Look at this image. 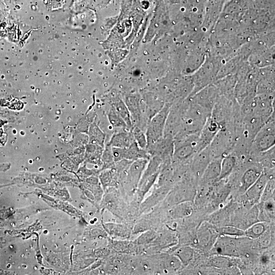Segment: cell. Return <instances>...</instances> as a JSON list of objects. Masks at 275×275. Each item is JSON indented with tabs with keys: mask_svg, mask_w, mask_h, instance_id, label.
<instances>
[{
	"mask_svg": "<svg viewBox=\"0 0 275 275\" xmlns=\"http://www.w3.org/2000/svg\"><path fill=\"white\" fill-rule=\"evenodd\" d=\"M100 204V208L107 210L124 222H128L129 203L124 199L118 188L111 187L105 189Z\"/></svg>",
	"mask_w": 275,
	"mask_h": 275,
	"instance_id": "6da1fadb",
	"label": "cell"
},
{
	"mask_svg": "<svg viewBox=\"0 0 275 275\" xmlns=\"http://www.w3.org/2000/svg\"><path fill=\"white\" fill-rule=\"evenodd\" d=\"M273 114L254 136L251 154L257 155L274 147L275 124Z\"/></svg>",
	"mask_w": 275,
	"mask_h": 275,
	"instance_id": "7a4b0ae2",
	"label": "cell"
},
{
	"mask_svg": "<svg viewBox=\"0 0 275 275\" xmlns=\"http://www.w3.org/2000/svg\"><path fill=\"white\" fill-rule=\"evenodd\" d=\"M171 106L170 104L164 105L163 107L150 119L146 131L147 148L163 137L166 121Z\"/></svg>",
	"mask_w": 275,
	"mask_h": 275,
	"instance_id": "3957f363",
	"label": "cell"
},
{
	"mask_svg": "<svg viewBox=\"0 0 275 275\" xmlns=\"http://www.w3.org/2000/svg\"><path fill=\"white\" fill-rule=\"evenodd\" d=\"M172 185L156 186L151 194L144 198L139 206L140 216L147 213L163 200L172 188Z\"/></svg>",
	"mask_w": 275,
	"mask_h": 275,
	"instance_id": "277c9868",
	"label": "cell"
},
{
	"mask_svg": "<svg viewBox=\"0 0 275 275\" xmlns=\"http://www.w3.org/2000/svg\"><path fill=\"white\" fill-rule=\"evenodd\" d=\"M196 194L192 188L186 186L185 182H181L171 188L164 199V204L170 207L181 202L191 201Z\"/></svg>",
	"mask_w": 275,
	"mask_h": 275,
	"instance_id": "5b68a950",
	"label": "cell"
},
{
	"mask_svg": "<svg viewBox=\"0 0 275 275\" xmlns=\"http://www.w3.org/2000/svg\"><path fill=\"white\" fill-rule=\"evenodd\" d=\"M134 223L104 222L102 219L101 224L109 237L113 239H129L132 234Z\"/></svg>",
	"mask_w": 275,
	"mask_h": 275,
	"instance_id": "8992f818",
	"label": "cell"
},
{
	"mask_svg": "<svg viewBox=\"0 0 275 275\" xmlns=\"http://www.w3.org/2000/svg\"><path fill=\"white\" fill-rule=\"evenodd\" d=\"M221 128L218 123L210 116L207 119L200 131L197 140V153L207 147Z\"/></svg>",
	"mask_w": 275,
	"mask_h": 275,
	"instance_id": "52a82bcc",
	"label": "cell"
},
{
	"mask_svg": "<svg viewBox=\"0 0 275 275\" xmlns=\"http://www.w3.org/2000/svg\"><path fill=\"white\" fill-rule=\"evenodd\" d=\"M213 159V157L208 146L196 153L191 159V169L194 174L201 178L205 169Z\"/></svg>",
	"mask_w": 275,
	"mask_h": 275,
	"instance_id": "ba28073f",
	"label": "cell"
},
{
	"mask_svg": "<svg viewBox=\"0 0 275 275\" xmlns=\"http://www.w3.org/2000/svg\"><path fill=\"white\" fill-rule=\"evenodd\" d=\"M107 245L111 250L114 253L138 256L139 249L133 240L129 239H113L107 238Z\"/></svg>",
	"mask_w": 275,
	"mask_h": 275,
	"instance_id": "9c48e42d",
	"label": "cell"
},
{
	"mask_svg": "<svg viewBox=\"0 0 275 275\" xmlns=\"http://www.w3.org/2000/svg\"><path fill=\"white\" fill-rule=\"evenodd\" d=\"M236 244L232 237L223 235L217 238L212 246L216 255L231 257L238 256Z\"/></svg>",
	"mask_w": 275,
	"mask_h": 275,
	"instance_id": "30bf717a",
	"label": "cell"
},
{
	"mask_svg": "<svg viewBox=\"0 0 275 275\" xmlns=\"http://www.w3.org/2000/svg\"><path fill=\"white\" fill-rule=\"evenodd\" d=\"M217 238V233L212 226L203 223L197 231V243L203 249L212 247Z\"/></svg>",
	"mask_w": 275,
	"mask_h": 275,
	"instance_id": "8fae6325",
	"label": "cell"
},
{
	"mask_svg": "<svg viewBox=\"0 0 275 275\" xmlns=\"http://www.w3.org/2000/svg\"><path fill=\"white\" fill-rule=\"evenodd\" d=\"M270 177L268 174L262 172L256 181L244 192L249 202L255 204L261 199L265 185Z\"/></svg>",
	"mask_w": 275,
	"mask_h": 275,
	"instance_id": "7c38bea8",
	"label": "cell"
},
{
	"mask_svg": "<svg viewBox=\"0 0 275 275\" xmlns=\"http://www.w3.org/2000/svg\"><path fill=\"white\" fill-rule=\"evenodd\" d=\"M222 157L213 158L205 169L201 177V183L210 184L217 181L220 174Z\"/></svg>",
	"mask_w": 275,
	"mask_h": 275,
	"instance_id": "4fadbf2b",
	"label": "cell"
},
{
	"mask_svg": "<svg viewBox=\"0 0 275 275\" xmlns=\"http://www.w3.org/2000/svg\"><path fill=\"white\" fill-rule=\"evenodd\" d=\"M191 201H185L175 204L168 210V216L173 219H179L190 216L193 211Z\"/></svg>",
	"mask_w": 275,
	"mask_h": 275,
	"instance_id": "5bb4252c",
	"label": "cell"
},
{
	"mask_svg": "<svg viewBox=\"0 0 275 275\" xmlns=\"http://www.w3.org/2000/svg\"><path fill=\"white\" fill-rule=\"evenodd\" d=\"M262 173L261 170L258 167H253L247 169L240 178L241 191L245 192L256 181Z\"/></svg>",
	"mask_w": 275,
	"mask_h": 275,
	"instance_id": "9a60e30c",
	"label": "cell"
},
{
	"mask_svg": "<svg viewBox=\"0 0 275 275\" xmlns=\"http://www.w3.org/2000/svg\"><path fill=\"white\" fill-rule=\"evenodd\" d=\"M237 158L230 153L222 157L221 163V170L217 181L225 180L232 173L237 163Z\"/></svg>",
	"mask_w": 275,
	"mask_h": 275,
	"instance_id": "2e32d148",
	"label": "cell"
},
{
	"mask_svg": "<svg viewBox=\"0 0 275 275\" xmlns=\"http://www.w3.org/2000/svg\"><path fill=\"white\" fill-rule=\"evenodd\" d=\"M99 179L104 191L111 187L119 188V175L114 168L102 170L99 175Z\"/></svg>",
	"mask_w": 275,
	"mask_h": 275,
	"instance_id": "e0dca14e",
	"label": "cell"
},
{
	"mask_svg": "<svg viewBox=\"0 0 275 275\" xmlns=\"http://www.w3.org/2000/svg\"><path fill=\"white\" fill-rule=\"evenodd\" d=\"M134 141L132 132L122 131L114 133L108 144L112 147L126 148Z\"/></svg>",
	"mask_w": 275,
	"mask_h": 275,
	"instance_id": "ac0fdd59",
	"label": "cell"
},
{
	"mask_svg": "<svg viewBox=\"0 0 275 275\" xmlns=\"http://www.w3.org/2000/svg\"><path fill=\"white\" fill-rule=\"evenodd\" d=\"M158 235L157 230L150 229L142 232L134 240L139 245L140 255H143L146 248L151 244Z\"/></svg>",
	"mask_w": 275,
	"mask_h": 275,
	"instance_id": "d6986e66",
	"label": "cell"
},
{
	"mask_svg": "<svg viewBox=\"0 0 275 275\" xmlns=\"http://www.w3.org/2000/svg\"><path fill=\"white\" fill-rule=\"evenodd\" d=\"M125 159L132 161L140 159L149 160L151 157L148 152L146 149L140 148L135 141L125 148Z\"/></svg>",
	"mask_w": 275,
	"mask_h": 275,
	"instance_id": "ffe728a7",
	"label": "cell"
},
{
	"mask_svg": "<svg viewBox=\"0 0 275 275\" xmlns=\"http://www.w3.org/2000/svg\"><path fill=\"white\" fill-rule=\"evenodd\" d=\"M89 143L104 147L105 135L95 123H92L89 129Z\"/></svg>",
	"mask_w": 275,
	"mask_h": 275,
	"instance_id": "44dd1931",
	"label": "cell"
},
{
	"mask_svg": "<svg viewBox=\"0 0 275 275\" xmlns=\"http://www.w3.org/2000/svg\"><path fill=\"white\" fill-rule=\"evenodd\" d=\"M194 250L189 246H182L176 249L172 254L177 257L182 266H187L191 261L194 256Z\"/></svg>",
	"mask_w": 275,
	"mask_h": 275,
	"instance_id": "7402d4cb",
	"label": "cell"
},
{
	"mask_svg": "<svg viewBox=\"0 0 275 275\" xmlns=\"http://www.w3.org/2000/svg\"><path fill=\"white\" fill-rule=\"evenodd\" d=\"M113 108L124 120L128 129L133 128L131 116L126 104L121 100L117 101L114 103Z\"/></svg>",
	"mask_w": 275,
	"mask_h": 275,
	"instance_id": "603a6c76",
	"label": "cell"
},
{
	"mask_svg": "<svg viewBox=\"0 0 275 275\" xmlns=\"http://www.w3.org/2000/svg\"><path fill=\"white\" fill-rule=\"evenodd\" d=\"M103 148L99 145L89 143L86 147V155L91 162L102 165L101 156Z\"/></svg>",
	"mask_w": 275,
	"mask_h": 275,
	"instance_id": "cb8c5ba5",
	"label": "cell"
},
{
	"mask_svg": "<svg viewBox=\"0 0 275 275\" xmlns=\"http://www.w3.org/2000/svg\"><path fill=\"white\" fill-rule=\"evenodd\" d=\"M209 264L215 268H228L231 267L233 263L230 257L216 255L209 260Z\"/></svg>",
	"mask_w": 275,
	"mask_h": 275,
	"instance_id": "d4e9b609",
	"label": "cell"
},
{
	"mask_svg": "<svg viewBox=\"0 0 275 275\" xmlns=\"http://www.w3.org/2000/svg\"><path fill=\"white\" fill-rule=\"evenodd\" d=\"M104 148L101 156V171L114 168L115 164L112 154V147L107 144Z\"/></svg>",
	"mask_w": 275,
	"mask_h": 275,
	"instance_id": "484cf974",
	"label": "cell"
},
{
	"mask_svg": "<svg viewBox=\"0 0 275 275\" xmlns=\"http://www.w3.org/2000/svg\"><path fill=\"white\" fill-rule=\"evenodd\" d=\"M266 225L263 223L252 224L245 232V236L255 239L262 236L266 231Z\"/></svg>",
	"mask_w": 275,
	"mask_h": 275,
	"instance_id": "4316f807",
	"label": "cell"
},
{
	"mask_svg": "<svg viewBox=\"0 0 275 275\" xmlns=\"http://www.w3.org/2000/svg\"><path fill=\"white\" fill-rule=\"evenodd\" d=\"M107 118L110 124L113 127L128 128L125 122L117 114L113 107L111 108L109 110L107 114Z\"/></svg>",
	"mask_w": 275,
	"mask_h": 275,
	"instance_id": "83f0119b",
	"label": "cell"
},
{
	"mask_svg": "<svg viewBox=\"0 0 275 275\" xmlns=\"http://www.w3.org/2000/svg\"><path fill=\"white\" fill-rule=\"evenodd\" d=\"M132 128V133L134 141L142 149H147V140L146 133H144L142 129L138 127L134 126Z\"/></svg>",
	"mask_w": 275,
	"mask_h": 275,
	"instance_id": "f1b7e54d",
	"label": "cell"
},
{
	"mask_svg": "<svg viewBox=\"0 0 275 275\" xmlns=\"http://www.w3.org/2000/svg\"><path fill=\"white\" fill-rule=\"evenodd\" d=\"M274 193V179L271 176L268 179L263 192L262 193L261 199L263 201H266L270 199Z\"/></svg>",
	"mask_w": 275,
	"mask_h": 275,
	"instance_id": "f546056e",
	"label": "cell"
},
{
	"mask_svg": "<svg viewBox=\"0 0 275 275\" xmlns=\"http://www.w3.org/2000/svg\"><path fill=\"white\" fill-rule=\"evenodd\" d=\"M223 235L230 237H240L245 236V232L240 228L233 226H225L221 228Z\"/></svg>",
	"mask_w": 275,
	"mask_h": 275,
	"instance_id": "4dcf8cb0",
	"label": "cell"
},
{
	"mask_svg": "<svg viewBox=\"0 0 275 275\" xmlns=\"http://www.w3.org/2000/svg\"><path fill=\"white\" fill-rule=\"evenodd\" d=\"M112 151L115 162L125 159V148L112 147Z\"/></svg>",
	"mask_w": 275,
	"mask_h": 275,
	"instance_id": "1f68e13d",
	"label": "cell"
},
{
	"mask_svg": "<svg viewBox=\"0 0 275 275\" xmlns=\"http://www.w3.org/2000/svg\"><path fill=\"white\" fill-rule=\"evenodd\" d=\"M264 208L265 210L269 213L273 214L274 212V204L272 200H268L265 201Z\"/></svg>",
	"mask_w": 275,
	"mask_h": 275,
	"instance_id": "d6a6232c",
	"label": "cell"
},
{
	"mask_svg": "<svg viewBox=\"0 0 275 275\" xmlns=\"http://www.w3.org/2000/svg\"><path fill=\"white\" fill-rule=\"evenodd\" d=\"M269 260V258L268 256L266 255H263L260 257V262L263 264H267Z\"/></svg>",
	"mask_w": 275,
	"mask_h": 275,
	"instance_id": "836d02e7",
	"label": "cell"
}]
</instances>
